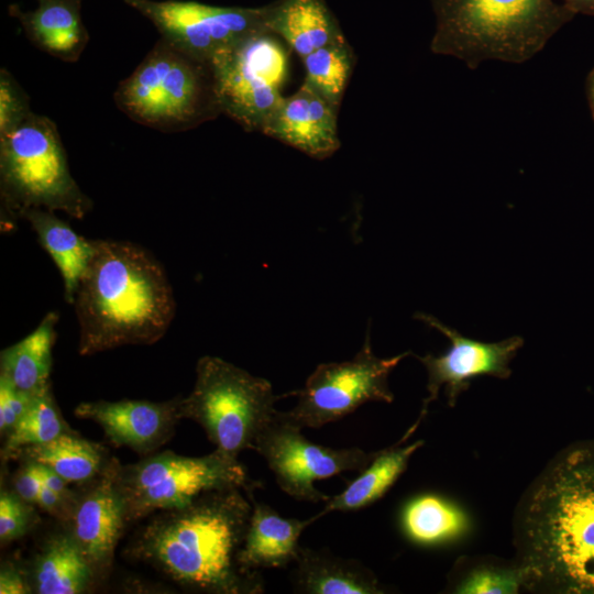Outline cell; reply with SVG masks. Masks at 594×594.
Returning <instances> with one entry per match:
<instances>
[{"mask_svg":"<svg viewBox=\"0 0 594 594\" xmlns=\"http://www.w3.org/2000/svg\"><path fill=\"white\" fill-rule=\"evenodd\" d=\"M0 197L11 222L29 209L62 211L80 220L94 207L72 176L56 124L35 112L0 138Z\"/></svg>","mask_w":594,"mask_h":594,"instance_id":"obj_6","label":"cell"},{"mask_svg":"<svg viewBox=\"0 0 594 594\" xmlns=\"http://www.w3.org/2000/svg\"><path fill=\"white\" fill-rule=\"evenodd\" d=\"M34 504L19 497L12 490L0 493V542L6 546L24 537L36 522Z\"/></svg>","mask_w":594,"mask_h":594,"instance_id":"obj_29","label":"cell"},{"mask_svg":"<svg viewBox=\"0 0 594 594\" xmlns=\"http://www.w3.org/2000/svg\"><path fill=\"white\" fill-rule=\"evenodd\" d=\"M310 524V518H285L271 506L253 499L240 552L241 564L249 571L260 572L261 569L284 568L295 563L300 549L298 540Z\"/></svg>","mask_w":594,"mask_h":594,"instance_id":"obj_18","label":"cell"},{"mask_svg":"<svg viewBox=\"0 0 594 594\" xmlns=\"http://www.w3.org/2000/svg\"><path fill=\"white\" fill-rule=\"evenodd\" d=\"M519 544L524 583L594 594V440L548 466L522 509Z\"/></svg>","mask_w":594,"mask_h":594,"instance_id":"obj_2","label":"cell"},{"mask_svg":"<svg viewBox=\"0 0 594 594\" xmlns=\"http://www.w3.org/2000/svg\"><path fill=\"white\" fill-rule=\"evenodd\" d=\"M134 122L162 131L191 129L220 113L209 64L160 38L113 94Z\"/></svg>","mask_w":594,"mask_h":594,"instance_id":"obj_5","label":"cell"},{"mask_svg":"<svg viewBox=\"0 0 594 594\" xmlns=\"http://www.w3.org/2000/svg\"><path fill=\"white\" fill-rule=\"evenodd\" d=\"M403 526L411 540L431 544L462 534L466 528V517L460 509L442 498L424 495L406 506Z\"/></svg>","mask_w":594,"mask_h":594,"instance_id":"obj_26","label":"cell"},{"mask_svg":"<svg viewBox=\"0 0 594 594\" xmlns=\"http://www.w3.org/2000/svg\"><path fill=\"white\" fill-rule=\"evenodd\" d=\"M586 96L592 118L594 120V68L587 76L586 80Z\"/></svg>","mask_w":594,"mask_h":594,"instance_id":"obj_37","label":"cell"},{"mask_svg":"<svg viewBox=\"0 0 594 594\" xmlns=\"http://www.w3.org/2000/svg\"><path fill=\"white\" fill-rule=\"evenodd\" d=\"M124 2L148 19L161 38L206 64L248 37L270 32L262 7H218L191 0Z\"/></svg>","mask_w":594,"mask_h":594,"instance_id":"obj_11","label":"cell"},{"mask_svg":"<svg viewBox=\"0 0 594 594\" xmlns=\"http://www.w3.org/2000/svg\"><path fill=\"white\" fill-rule=\"evenodd\" d=\"M1 594H28L33 593L29 574L13 562H3L0 570Z\"/></svg>","mask_w":594,"mask_h":594,"instance_id":"obj_34","label":"cell"},{"mask_svg":"<svg viewBox=\"0 0 594 594\" xmlns=\"http://www.w3.org/2000/svg\"><path fill=\"white\" fill-rule=\"evenodd\" d=\"M562 4L574 14L581 13L594 16V0H562Z\"/></svg>","mask_w":594,"mask_h":594,"instance_id":"obj_36","label":"cell"},{"mask_svg":"<svg viewBox=\"0 0 594 594\" xmlns=\"http://www.w3.org/2000/svg\"><path fill=\"white\" fill-rule=\"evenodd\" d=\"M33 111L30 98L13 75L0 69V138L20 128Z\"/></svg>","mask_w":594,"mask_h":594,"instance_id":"obj_30","label":"cell"},{"mask_svg":"<svg viewBox=\"0 0 594 594\" xmlns=\"http://www.w3.org/2000/svg\"><path fill=\"white\" fill-rule=\"evenodd\" d=\"M278 398L267 380L205 355L197 362L191 392L180 397V417L198 424L216 450L238 459L242 451L254 450Z\"/></svg>","mask_w":594,"mask_h":594,"instance_id":"obj_7","label":"cell"},{"mask_svg":"<svg viewBox=\"0 0 594 594\" xmlns=\"http://www.w3.org/2000/svg\"><path fill=\"white\" fill-rule=\"evenodd\" d=\"M15 457L42 464L69 484L78 485L95 479L111 460L102 446L80 438L73 430L48 442L21 449Z\"/></svg>","mask_w":594,"mask_h":594,"instance_id":"obj_24","label":"cell"},{"mask_svg":"<svg viewBox=\"0 0 594 594\" xmlns=\"http://www.w3.org/2000/svg\"><path fill=\"white\" fill-rule=\"evenodd\" d=\"M72 431L63 419L51 386L37 393L28 410L6 436L2 458L10 459L26 447L42 444Z\"/></svg>","mask_w":594,"mask_h":594,"instance_id":"obj_27","label":"cell"},{"mask_svg":"<svg viewBox=\"0 0 594 594\" xmlns=\"http://www.w3.org/2000/svg\"><path fill=\"white\" fill-rule=\"evenodd\" d=\"M179 403L180 397L166 402H82L74 414L99 425L113 446L127 447L146 457L172 438L176 424L182 419Z\"/></svg>","mask_w":594,"mask_h":594,"instance_id":"obj_15","label":"cell"},{"mask_svg":"<svg viewBox=\"0 0 594 594\" xmlns=\"http://www.w3.org/2000/svg\"><path fill=\"white\" fill-rule=\"evenodd\" d=\"M524 583V574L517 570L481 568L474 570L458 587L463 594H513Z\"/></svg>","mask_w":594,"mask_h":594,"instance_id":"obj_31","label":"cell"},{"mask_svg":"<svg viewBox=\"0 0 594 594\" xmlns=\"http://www.w3.org/2000/svg\"><path fill=\"white\" fill-rule=\"evenodd\" d=\"M295 592L306 594H378L383 593L375 574L353 559L326 550L300 547L295 561Z\"/></svg>","mask_w":594,"mask_h":594,"instance_id":"obj_20","label":"cell"},{"mask_svg":"<svg viewBox=\"0 0 594 594\" xmlns=\"http://www.w3.org/2000/svg\"><path fill=\"white\" fill-rule=\"evenodd\" d=\"M36 395V394H35ZM35 395L19 391L0 376V433L7 436L30 407Z\"/></svg>","mask_w":594,"mask_h":594,"instance_id":"obj_32","label":"cell"},{"mask_svg":"<svg viewBox=\"0 0 594 594\" xmlns=\"http://www.w3.org/2000/svg\"><path fill=\"white\" fill-rule=\"evenodd\" d=\"M94 246L73 302L78 353L154 344L176 311L164 267L151 252L129 241L99 239Z\"/></svg>","mask_w":594,"mask_h":594,"instance_id":"obj_3","label":"cell"},{"mask_svg":"<svg viewBox=\"0 0 594 594\" xmlns=\"http://www.w3.org/2000/svg\"><path fill=\"white\" fill-rule=\"evenodd\" d=\"M82 0H37V8L22 11L10 4L9 14L19 20L28 40L40 51L66 63H75L85 51L89 34L81 19Z\"/></svg>","mask_w":594,"mask_h":594,"instance_id":"obj_17","label":"cell"},{"mask_svg":"<svg viewBox=\"0 0 594 594\" xmlns=\"http://www.w3.org/2000/svg\"><path fill=\"white\" fill-rule=\"evenodd\" d=\"M301 59L306 72L304 81L339 109L353 67V53L345 38L318 48Z\"/></svg>","mask_w":594,"mask_h":594,"instance_id":"obj_28","label":"cell"},{"mask_svg":"<svg viewBox=\"0 0 594 594\" xmlns=\"http://www.w3.org/2000/svg\"><path fill=\"white\" fill-rule=\"evenodd\" d=\"M301 430L276 410L254 447L266 461L277 485L296 499L327 502L330 496L315 487L317 480L346 471L361 472L375 457L376 452L369 453L360 448L333 449L316 444Z\"/></svg>","mask_w":594,"mask_h":594,"instance_id":"obj_12","label":"cell"},{"mask_svg":"<svg viewBox=\"0 0 594 594\" xmlns=\"http://www.w3.org/2000/svg\"><path fill=\"white\" fill-rule=\"evenodd\" d=\"M118 463L111 459L100 474L80 484L63 521L97 581L111 571L116 548L128 524L117 485Z\"/></svg>","mask_w":594,"mask_h":594,"instance_id":"obj_14","label":"cell"},{"mask_svg":"<svg viewBox=\"0 0 594 594\" xmlns=\"http://www.w3.org/2000/svg\"><path fill=\"white\" fill-rule=\"evenodd\" d=\"M436 29L430 48L474 69L486 61L524 63L574 13L554 0H430Z\"/></svg>","mask_w":594,"mask_h":594,"instance_id":"obj_4","label":"cell"},{"mask_svg":"<svg viewBox=\"0 0 594 594\" xmlns=\"http://www.w3.org/2000/svg\"><path fill=\"white\" fill-rule=\"evenodd\" d=\"M220 112L246 131H261L284 96L287 52L271 32L248 37L209 64Z\"/></svg>","mask_w":594,"mask_h":594,"instance_id":"obj_9","label":"cell"},{"mask_svg":"<svg viewBox=\"0 0 594 594\" xmlns=\"http://www.w3.org/2000/svg\"><path fill=\"white\" fill-rule=\"evenodd\" d=\"M42 485L40 466L30 461H24L12 479V491L23 501L34 505Z\"/></svg>","mask_w":594,"mask_h":594,"instance_id":"obj_33","label":"cell"},{"mask_svg":"<svg viewBox=\"0 0 594 594\" xmlns=\"http://www.w3.org/2000/svg\"><path fill=\"white\" fill-rule=\"evenodd\" d=\"M36 464L40 466L42 481L46 487L66 497H69L74 494V492L68 488L69 483L65 481L62 476L42 464Z\"/></svg>","mask_w":594,"mask_h":594,"instance_id":"obj_35","label":"cell"},{"mask_svg":"<svg viewBox=\"0 0 594 594\" xmlns=\"http://www.w3.org/2000/svg\"><path fill=\"white\" fill-rule=\"evenodd\" d=\"M415 318L439 330L451 341L450 349L439 356L426 354L418 358L428 372V396L424 399L418 420L406 432L407 439L419 426L428 410V406L438 397L444 387L450 406L455 404L458 396L468 389L475 377L488 375L498 378L510 376V361L522 346L520 337H512L501 342L484 343L461 336L457 330L444 326L437 318L427 314H417Z\"/></svg>","mask_w":594,"mask_h":594,"instance_id":"obj_13","label":"cell"},{"mask_svg":"<svg viewBox=\"0 0 594 594\" xmlns=\"http://www.w3.org/2000/svg\"><path fill=\"white\" fill-rule=\"evenodd\" d=\"M117 485L128 522L157 512L184 506L204 492L241 487L251 492L257 484L244 466L218 450L202 457L164 451L132 464L117 466Z\"/></svg>","mask_w":594,"mask_h":594,"instance_id":"obj_8","label":"cell"},{"mask_svg":"<svg viewBox=\"0 0 594 594\" xmlns=\"http://www.w3.org/2000/svg\"><path fill=\"white\" fill-rule=\"evenodd\" d=\"M58 312L50 311L25 338L0 353V376L19 391L35 395L47 387Z\"/></svg>","mask_w":594,"mask_h":594,"instance_id":"obj_23","label":"cell"},{"mask_svg":"<svg viewBox=\"0 0 594 594\" xmlns=\"http://www.w3.org/2000/svg\"><path fill=\"white\" fill-rule=\"evenodd\" d=\"M33 593L80 594L97 582L80 549L64 528L50 536L28 572Z\"/></svg>","mask_w":594,"mask_h":594,"instance_id":"obj_21","label":"cell"},{"mask_svg":"<svg viewBox=\"0 0 594 594\" xmlns=\"http://www.w3.org/2000/svg\"><path fill=\"white\" fill-rule=\"evenodd\" d=\"M21 218L29 222L58 268L65 300L73 305L79 280L94 253V240L79 235L51 210L29 209Z\"/></svg>","mask_w":594,"mask_h":594,"instance_id":"obj_22","label":"cell"},{"mask_svg":"<svg viewBox=\"0 0 594 594\" xmlns=\"http://www.w3.org/2000/svg\"><path fill=\"white\" fill-rule=\"evenodd\" d=\"M424 444L422 440L402 448L375 453L369 465L360 472L340 494L330 496L312 522L330 512H354L381 498L406 470L410 457Z\"/></svg>","mask_w":594,"mask_h":594,"instance_id":"obj_25","label":"cell"},{"mask_svg":"<svg viewBox=\"0 0 594 594\" xmlns=\"http://www.w3.org/2000/svg\"><path fill=\"white\" fill-rule=\"evenodd\" d=\"M337 111L304 81L296 92L283 98L262 133L322 160L340 147Z\"/></svg>","mask_w":594,"mask_h":594,"instance_id":"obj_16","label":"cell"},{"mask_svg":"<svg viewBox=\"0 0 594 594\" xmlns=\"http://www.w3.org/2000/svg\"><path fill=\"white\" fill-rule=\"evenodd\" d=\"M411 352L382 359L372 352L370 330L364 343L350 361L321 363L307 378L301 389L288 395L296 405L282 415L300 429L320 428L336 421L367 402L392 403L394 395L388 375Z\"/></svg>","mask_w":594,"mask_h":594,"instance_id":"obj_10","label":"cell"},{"mask_svg":"<svg viewBox=\"0 0 594 594\" xmlns=\"http://www.w3.org/2000/svg\"><path fill=\"white\" fill-rule=\"evenodd\" d=\"M243 490L207 491L184 506L151 515L133 538L130 556L193 591L262 593L261 573L240 562L252 513Z\"/></svg>","mask_w":594,"mask_h":594,"instance_id":"obj_1","label":"cell"},{"mask_svg":"<svg viewBox=\"0 0 594 594\" xmlns=\"http://www.w3.org/2000/svg\"><path fill=\"white\" fill-rule=\"evenodd\" d=\"M262 9L267 30L283 38L301 58L344 40L324 0H276Z\"/></svg>","mask_w":594,"mask_h":594,"instance_id":"obj_19","label":"cell"}]
</instances>
